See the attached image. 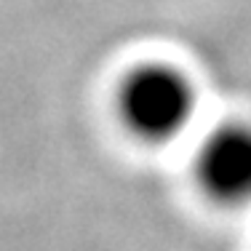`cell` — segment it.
<instances>
[{
  "instance_id": "cell-1",
  "label": "cell",
  "mask_w": 251,
  "mask_h": 251,
  "mask_svg": "<svg viewBox=\"0 0 251 251\" xmlns=\"http://www.w3.org/2000/svg\"><path fill=\"white\" fill-rule=\"evenodd\" d=\"M118 115L139 142L169 145L187 134L198 115L195 83L174 64H139L118 86Z\"/></svg>"
},
{
  "instance_id": "cell-2",
  "label": "cell",
  "mask_w": 251,
  "mask_h": 251,
  "mask_svg": "<svg viewBox=\"0 0 251 251\" xmlns=\"http://www.w3.org/2000/svg\"><path fill=\"white\" fill-rule=\"evenodd\" d=\"M195 182L219 206L251 203V123L225 121L201 139L193 158Z\"/></svg>"
}]
</instances>
